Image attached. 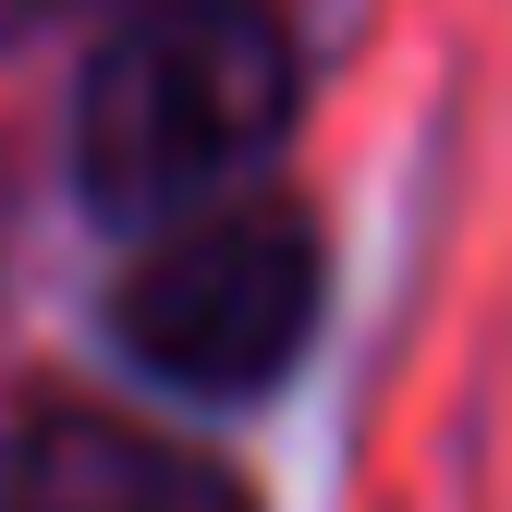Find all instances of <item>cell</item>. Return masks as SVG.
Segmentation results:
<instances>
[{"mask_svg": "<svg viewBox=\"0 0 512 512\" xmlns=\"http://www.w3.org/2000/svg\"><path fill=\"white\" fill-rule=\"evenodd\" d=\"M293 122V37L256 0H159L135 13L74 98V171L110 220H171L269 159Z\"/></svg>", "mask_w": 512, "mask_h": 512, "instance_id": "1", "label": "cell"}, {"mask_svg": "<svg viewBox=\"0 0 512 512\" xmlns=\"http://www.w3.org/2000/svg\"><path fill=\"white\" fill-rule=\"evenodd\" d=\"M0 512H256V500L208 452H171L98 403H37L0 439Z\"/></svg>", "mask_w": 512, "mask_h": 512, "instance_id": "3", "label": "cell"}, {"mask_svg": "<svg viewBox=\"0 0 512 512\" xmlns=\"http://www.w3.org/2000/svg\"><path fill=\"white\" fill-rule=\"evenodd\" d=\"M13 13H37V0H13Z\"/></svg>", "mask_w": 512, "mask_h": 512, "instance_id": "4", "label": "cell"}, {"mask_svg": "<svg viewBox=\"0 0 512 512\" xmlns=\"http://www.w3.org/2000/svg\"><path fill=\"white\" fill-rule=\"evenodd\" d=\"M110 330L171 391H208V403L269 391L317 330V232H305V208H208V220L159 232L122 269Z\"/></svg>", "mask_w": 512, "mask_h": 512, "instance_id": "2", "label": "cell"}]
</instances>
